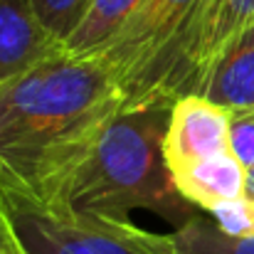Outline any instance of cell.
Segmentation results:
<instances>
[{"label":"cell","instance_id":"7","mask_svg":"<svg viewBox=\"0 0 254 254\" xmlns=\"http://www.w3.org/2000/svg\"><path fill=\"white\" fill-rule=\"evenodd\" d=\"M60 55L62 42L45 30L30 0H0V89Z\"/></svg>","mask_w":254,"mask_h":254},{"label":"cell","instance_id":"12","mask_svg":"<svg viewBox=\"0 0 254 254\" xmlns=\"http://www.w3.org/2000/svg\"><path fill=\"white\" fill-rule=\"evenodd\" d=\"M30 2L45 30L64 45V40L84 20L94 0H30Z\"/></svg>","mask_w":254,"mask_h":254},{"label":"cell","instance_id":"8","mask_svg":"<svg viewBox=\"0 0 254 254\" xmlns=\"http://www.w3.org/2000/svg\"><path fill=\"white\" fill-rule=\"evenodd\" d=\"M173 183L183 195V200H188L192 207L202 212H212L225 202L245 197L247 168L230 151H225L212 158L175 170Z\"/></svg>","mask_w":254,"mask_h":254},{"label":"cell","instance_id":"15","mask_svg":"<svg viewBox=\"0 0 254 254\" xmlns=\"http://www.w3.org/2000/svg\"><path fill=\"white\" fill-rule=\"evenodd\" d=\"M0 254H30L25 250L12 220H10V212H7V205L2 200V192H0Z\"/></svg>","mask_w":254,"mask_h":254},{"label":"cell","instance_id":"10","mask_svg":"<svg viewBox=\"0 0 254 254\" xmlns=\"http://www.w3.org/2000/svg\"><path fill=\"white\" fill-rule=\"evenodd\" d=\"M180 254H254V235L232 237L222 232L210 217L195 215L173 232Z\"/></svg>","mask_w":254,"mask_h":254},{"label":"cell","instance_id":"5","mask_svg":"<svg viewBox=\"0 0 254 254\" xmlns=\"http://www.w3.org/2000/svg\"><path fill=\"white\" fill-rule=\"evenodd\" d=\"M230 151V111L200 94L173 101L163 136V158L170 173Z\"/></svg>","mask_w":254,"mask_h":254},{"label":"cell","instance_id":"16","mask_svg":"<svg viewBox=\"0 0 254 254\" xmlns=\"http://www.w3.org/2000/svg\"><path fill=\"white\" fill-rule=\"evenodd\" d=\"M245 195L250 200H254V166L247 170V190H245Z\"/></svg>","mask_w":254,"mask_h":254},{"label":"cell","instance_id":"6","mask_svg":"<svg viewBox=\"0 0 254 254\" xmlns=\"http://www.w3.org/2000/svg\"><path fill=\"white\" fill-rule=\"evenodd\" d=\"M190 94L222 106L225 111L254 109V22L225 40L202 64Z\"/></svg>","mask_w":254,"mask_h":254},{"label":"cell","instance_id":"14","mask_svg":"<svg viewBox=\"0 0 254 254\" xmlns=\"http://www.w3.org/2000/svg\"><path fill=\"white\" fill-rule=\"evenodd\" d=\"M230 153L247 170L254 166V109L230 114Z\"/></svg>","mask_w":254,"mask_h":254},{"label":"cell","instance_id":"13","mask_svg":"<svg viewBox=\"0 0 254 254\" xmlns=\"http://www.w3.org/2000/svg\"><path fill=\"white\" fill-rule=\"evenodd\" d=\"M210 220L227 235L232 237H250L254 235V200L247 195L232 202H225L220 207H215L212 212H207Z\"/></svg>","mask_w":254,"mask_h":254},{"label":"cell","instance_id":"4","mask_svg":"<svg viewBox=\"0 0 254 254\" xmlns=\"http://www.w3.org/2000/svg\"><path fill=\"white\" fill-rule=\"evenodd\" d=\"M10 220L30 254H180L173 235L148 232L67 205H37L2 195Z\"/></svg>","mask_w":254,"mask_h":254},{"label":"cell","instance_id":"1","mask_svg":"<svg viewBox=\"0 0 254 254\" xmlns=\"http://www.w3.org/2000/svg\"><path fill=\"white\" fill-rule=\"evenodd\" d=\"M96 57L60 55L0 89V192L62 205L72 178L121 111Z\"/></svg>","mask_w":254,"mask_h":254},{"label":"cell","instance_id":"3","mask_svg":"<svg viewBox=\"0 0 254 254\" xmlns=\"http://www.w3.org/2000/svg\"><path fill=\"white\" fill-rule=\"evenodd\" d=\"M217 0H141L94 57L121 91V111L173 106L190 91L202 32Z\"/></svg>","mask_w":254,"mask_h":254},{"label":"cell","instance_id":"2","mask_svg":"<svg viewBox=\"0 0 254 254\" xmlns=\"http://www.w3.org/2000/svg\"><path fill=\"white\" fill-rule=\"evenodd\" d=\"M168 116L170 106L119 111L72 178L62 205L114 220L148 210L175 230L190 222L197 207L183 200L163 158Z\"/></svg>","mask_w":254,"mask_h":254},{"label":"cell","instance_id":"9","mask_svg":"<svg viewBox=\"0 0 254 254\" xmlns=\"http://www.w3.org/2000/svg\"><path fill=\"white\" fill-rule=\"evenodd\" d=\"M141 0H94L79 27L64 40L62 52L69 57H94L136 12Z\"/></svg>","mask_w":254,"mask_h":254},{"label":"cell","instance_id":"11","mask_svg":"<svg viewBox=\"0 0 254 254\" xmlns=\"http://www.w3.org/2000/svg\"><path fill=\"white\" fill-rule=\"evenodd\" d=\"M250 22H254V0H217L215 10H212V17L202 32V40H200V47H197V60H195V77H192V84L202 69V64L215 55V50L230 40L237 30L247 27ZM192 89V86H190ZM190 94V91H188Z\"/></svg>","mask_w":254,"mask_h":254}]
</instances>
